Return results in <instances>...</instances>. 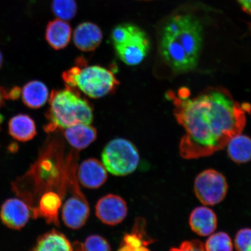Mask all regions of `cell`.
Returning <instances> with one entry per match:
<instances>
[{
    "instance_id": "8992f818",
    "label": "cell",
    "mask_w": 251,
    "mask_h": 251,
    "mask_svg": "<svg viewBox=\"0 0 251 251\" xmlns=\"http://www.w3.org/2000/svg\"><path fill=\"white\" fill-rule=\"evenodd\" d=\"M102 160L106 170L117 176H125L137 168L140 156L136 147L126 139L118 138L104 147Z\"/></svg>"
},
{
    "instance_id": "d4e9b609",
    "label": "cell",
    "mask_w": 251,
    "mask_h": 251,
    "mask_svg": "<svg viewBox=\"0 0 251 251\" xmlns=\"http://www.w3.org/2000/svg\"><path fill=\"white\" fill-rule=\"evenodd\" d=\"M235 249L237 251H251V228L241 229L235 235Z\"/></svg>"
},
{
    "instance_id": "603a6c76",
    "label": "cell",
    "mask_w": 251,
    "mask_h": 251,
    "mask_svg": "<svg viewBox=\"0 0 251 251\" xmlns=\"http://www.w3.org/2000/svg\"><path fill=\"white\" fill-rule=\"evenodd\" d=\"M206 251H233L230 237L225 232H218L211 235L204 244Z\"/></svg>"
},
{
    "instance_id": "cb8c5ba5",
    "label": "cell",
    "mask_w": 251,
    "mask_h": 251,
    "mask_svg": "<svg viewBox=\"0 0 251 251\" xmlns=\"http://www.w3.org/2000/svg\"><path fill=\"white\" fill-rule=\"evenodd\" d=\"M84 251H111V246L104 238L99 235H92L85 240Z\"/></svg>"
},
{
    "instance_id": "ffe728a7",
    "label": "cell",
    "mask_w": 251,
    "mask_h": 251,
    "mask_svg": "<svg viewBox=\"0 0 251 251\" xmlns=\"http://www.w3.org/2000/svg\"><path fill=\"white\" fill-rule=\"evenodd\" d=\"M229 158L238 164H246L251 160V139L238 134L232 138L227 144Z\"/></svg>"
},
{
    "instance_id": "5bb4252c",
    "label": "cell",
    "mask_w": 251,
    "mask_h": 251,
    "mask_svg": "<svg viewBox=\"0 0 251 251\" xmlns=\"http://www.w3.org/2000/svg\"><path fill=\"white\" fill-rule=\"evenodd\" d=\"M61 205V199L58 194L53 191H47L40 197L37 206L31 211V217H42L48 223L57 224L58 211Z\"/></svg>"
},
{
    "instance_id": "6da1fadb",
    "label": "cell",
    "mask_w": 251,
    "mask_h": 251,
    "mask_svg": "<svg viewBox=\"0 0 251 251\" xmlns=\"http://www.w3.org/2000/svg\"><path fill=\"white\" fill-rule=\"evenodd\" d=\"M181 88L177 96L168 94L174 103V114L185 133L179 144L182 158L194 159L211 156L225 148L232 139L243 132L249 103H240L225 88L209 87L196 97Z\"/></svg>"
},
{
    "instance_id": "f1b7e54d",
    "label": "cell",
    "mask_w": 251,
    "mask_h": 251,
    "mask_svg": "<svg viewBox=\"0 0 251 251\" xmlns=\"http://www.w3.org/2000/svg\"><path fill=\"white\" fill-rule=\"evenodd\" d=\"M21 93V90L20 88L14 87L8 92V99L17 100L20 97Z\"/></svg>"
},
{
    "instance_id": "30bf717a",
    "label": "cell",
    "mask_w": 251,
    "mask_h": 251,
    "mask_svg": "<svg viewBox=\"0 0 251 251\" xmlns=\"http://www.w3.org/2000/svg\"><path fill=\"white\" fill-rule=\"evenodd\" d=\"M90 215V208L85 199L72 196L66 201L62 210L63 222L67 226L78 230L84 226Z\"/></svg>"
},
{
    "instance_id": "7c38bea8",
    "label": "cell",
    "mask_w": 251,
    "mask_h": 251,
    "mask_svg": "<svg viewBox=\"0 0 251 251\" xmlns=\"http://www.w3.org/2000/svg\"><path fill=\"white\" fill-rule=\"evenodd\" d=\"M102 31L98 25L85 22L78 25L73 35L75 45L84 52L94 51L101 45Z\"/></svg>"
},
{
    "instance_id": "4316f807",
    "label": "cell",
    "mask_w": 251,
    "mask_h": 251,
    "mask_svg": "<svg viewBox=\"0 0 251 251\" xmlns=\"http://www.w3.org/2000/svg\"><path fill=\"white\" fill-rule=\"evenodd\" d=\"M243 10L251 15V0H236Z\"/></svg>"
},
{
    "instance_id": "e0dca14e",
    "label": "cell",
    "mask_w": 251,
    "mask_h": 251,
    "mask_svg": "<svg viewBox=\"0 0 251 251\" xmlns=\"http://www.w3.org/2000/svg\"><path fill=\"white\" fill-rule=\"evenodd\" d=\"M31 251H74L70 241L64 234L52 230L41 235Z\"/></svg>"
},
{
    "instance_id": "ac0fdd59",
    "label": "cell",
    "mask_w": 251,
    "mask_h": 251,
    "mask_svg": "<svg viewBox=\"0 0 251 251\" xmlns=\"http://www.w3.org/2000/svg\"><path fill=\"white\" fill-rule=\"evenodd\" d=\"M9 133L14 139L22 142L32 140L37 131L35 123L29 116L20 114L12 118L8 124Z\"/></svg>"
},
{
    "instance_id": "44dd1931",
    "label": "cell",
    "mask_w": 251,
    "mask_h": 251,
    "mask_svg": "<svg viewBox=\"0 0 251 251\" xmlns=\"http://www.w3.org/2000/svg\"><path fill=\"white\" fill-rule=\"evenodd\" d=\"M123 242L118 251H150L147 246L153 240L146 236L144 230L136 228L133 233L125 235Z\"/></svg>"
},
{
    "instance_id": "52a82bcc",
    "label": "cell",
    "mask_w": 251,
    "mask_h": 251,
    "mask_svg": "<svg viewBox=\"0 0 251 251\" xmlns=\"http://www.w3.org/2000/svg\"><path fill=\"white\" fill-rule=\"evenodd\" d=\"M194 190L197 199L203 205L213 206L225 199L228 184L221 173L214 169H207L197 176Z\"/></svg>"
},
{
    "instance_id": "7402d4cb",
    "label": "cell",
    "mask_w": 251,
    "mask_h": 251,
    "mask_svg": "<svg viewBox=\"0 0 251 251\" xmlns=\"http://www.w3.org/2000/svg\"><path fill=\"white\" fill-rule=\"evenodd\" d=\"M52 9L57 18L68 21L76 15L77 4L75 0H53Z\"/></svg>"
},
{
    "instance_id": "2e32d148",
    "label": "cell",
    "mask_w": 251,
    "mask_h": 251,
    "mask_svg": "<svg viewBox=\"0 0 251 251\" xmlns=\"http://www.w3.org/2000/svg\"><path fill=\"white\" fill-rule=\"evenodd\" d=\"M64 136L72 147L81 150L96 140L97 133L96 128L90 125L78 124L65 128Z\"/></svg>"
},
{
    "instance_id": "9a60e30c",
    "label": "cell",
    "mask_w": 251,
    "mask_h": 251,
    "mask_svg": "<svg viewBox=\"0 0 251 251\" xmlns=\"http://www.w3.org/2000/svg\"><path fill=\"white\" fill-rule=\"evenodd\" d=\"M72 37V28L67 21L56 18L50 21L46 28V39L50 47L56 50L64 49Z\"/></svg>"
},
{
    "instance_id": "277c9868",
    "label": "cell",
    "mask_w": 251,
    "mask_h": 251,
    "mask_svg": "<svg viewBox=\"0 0 251 251\" xmlns=\"http://www.w3.org/2000/svg\"><path fill=\"white\" fill-rule=\"evenodd\" d=\"M66 85L77 87L92 99H100L114 92L119 84L111 71L99 65L75 67L62 75Z\"/></svg>"
},
{
    "instance_id": "ba28073f",
    "label": "cell",
    "mask_w": 251,
    "mask_h": 251,
    "mask_svg": "<svg viewBox=\"0 0 251 251\" xmlns=\"http://www.w3.org/2000/svg\"><path fill=\"white\" fill-rule=\"evenodd\" d=\"M128 208L122 197L108 194L100 199L96 206L97 217L103 224L115 226L124 221L126 217Z\"/></svg>"
},
{
    "instance_id": "484cf974",
    "label": "cell",
    "mask_w": 251,
    "mask_h": 251,
    "mask_svg": "<svg viewBox=\"0 0 251 251\" xmlns=\"http://www.w3.org/2000/svg\"><path fill=\"white\" fill-rule=\"evenodd\" d=\"M169 251H206L205 246L199 240L186 241L177 248H172Z\"/></svg>"
},
{
    "instance_id": "8fae6325",
    "label": "cell",
    "mask_w": 251,
    "mask_h": 251,
    "mask_svg": "<svg viewBox=\"0 0 251 251\" xmlns=\"http://www.w3.org/2000/svg\"><path fill=\"white\" fill-rule=\"evenodd\" d=\"M78 178L84 187L96 189L101 187L108 178L105 166L99 160L87 159L78 168Z\"/></svg>"
},
{
    "instance_id": "d6986e66",
    "label": "cell",
    "mask_w": 251,
    "mask_h": 251,
    "mask_svg": "<svg viewBox=\"0 0 251 251\" xmlns=\"http://www.w3.org/2000/svg\"><path fill=\"white\" fill-rule=\"evenodd\" d=\"M22 96L27 107L38 109L45 105L48 100L49 89L42 81H30L24 87Z\"/></svg>"
},
{
    "instance_id": "83f0119b",
    "label": "cell",
    "mask_w": 251,
    "mask_h": 251,
    "mask_svg": "<svg viewBox=\"0 0 251 251\" xmlns=\"http://www.w3.org/2000/svg\"><path fill=\"white\" fill-rule=\"evenodd\" d=\"M6 99H8V92L0 87V107H1L4 104V100ZM2 121V117L0 115V124H1Z\"/></svg>"
},
{
    "instance_id": "9c48e42d",
    "label": "cell",
    "mask_w": 251,
    "mask_h": 251,
    "mask_svg": "<svg viewBox=\"0 0 251 251\" xmlns=\"http://www.w3.org/2000/svg\"><path fill=\"white\" fill-rule=\"evenodd\" d=\"M30 217V207L23 200L18 198L6 200L0 209V219L3 224L13 230L24 228Z\"/></svg>"
},
{
    "instance_id": "7a4b0ae2",
    "label": "cell",
    "mask_w": 251,
    "mask_h": 251,
    "mask_svg": "<svg viewBox=\"0 0 251 251\" xmlns=\"http://www.w3.org/2000/svg\"><path fill=\"white\" fill-rule=\"evenodd\" d=\"M202 27L190 15H177L163 25L159 50L163 60L176 73L194 70L202 47Z\"/></svg>"
},
{
    "instance_id": "f546056e",
    "label": "cell",
    "mask_w": 251,
    "mask_h": 251,
    "mask_svg": "<svg viewBox=\"0 0 251 251\" xmlns=\"http://www.w3.org/2000/svg\"><path fill=\"white\" fill-rule=\"evenodd\" d=\"M3 62V58L1 52H0V68L1 67Z\"/></svg>"
},
{
    "instance_id": "4fadbf2b",
    "label": "cell",
    "mask_w": 251,
    "mask_h": 251,
    "mask_svg": "<svg viewBox=\"0 0 251 251\" xmlns=\"http://www.w3.org/2000/svg\"><path fill=\"white\" fill-rule=\"evenodd\" d=\"M189 225L191 230L197 235L201 237L208 236L217 228V216L208 207H197L191 213Z\"/></svg>"
},
{
    "instance_id": "5b68a950",
    "label": "cell",
    "mask_w": 251,
    "mask_h": 251,
    "mask_svg": "<svg viewBox=\"0 0 251 251\" xmlns=\"http://www.w3.org/2000/svg\"><path fill=\"white\" fill-rule=\"evenodd\" d=\"M111 38L118 57L126 65H139L148 54L150 49L149 37L136 25H118L112 30Z\"/></svg>"
},
{
    "instance_id": "3957f363",
    "label": "cell",
    "mask_w": 251,
    "mask_h": 251,
    "mask_svg": "<svg viewBox=\"0 0 251 251\" xmlns=\"http://www.w3.org/2000/svg\"><path fill=\"white\" fill-rule=\"evenodd\" d=\"M50 108L45 130L51 133L78 124L91 125L93 120L92 106L72 88L53 90L49 100Z\"/></svg>"
}]
</instances>
